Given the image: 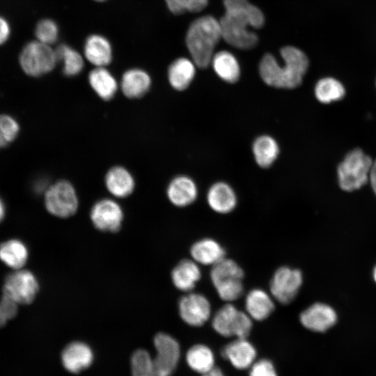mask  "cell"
Listing matches in <instances>:
<instances>
[{"mask_svg": "<svg viewBox=\"0 0 376 376\" xmlns=\"http://www.w3.org/2000/svg\"><path fill=\"white\" fill-rule=\"evenodd\" d=\"M224 6L225 13L219 20L222 38L238 49L254 47L258 38L249 27L260 29L263 26L262 11L248 0H224Z\"/></svg>", "mask_w": 376, "mask_h": 376, "instance_id": "cell-1", "label": "cell"}, {"mask_svg": "<svg viewBox=\"0 0 376 376\" xmlns=\"http://www.w3.org/2000/svg\"><path fill=\"white\" fill-rule=\"evenodd\" d=\"M283 65H280L271 54H266L259 65V73L268 86L292 89L299 86L308 67L306 55L299 49L285 46L280 50Z\"/></svg>", "mask_w": 376, "mask_h": 376, "instance_id": "cell-2", "label": "cell"}, {"mask_svg": "<svg viewBox=\"0 0 376 376\" xmlns=\"http://www.w3.org/2000/svg\"><path fill=\"white\" fill-rule=\"evenodd\" d=\"M221 38L219 21L211 15L202 16L191 23L186 44L196 66L205 68L211 63L215 46Z\"/></svg>", "mask_w": 376, "mask_h": 376, "instance_id": "cell-3", "label": "cell"}, {"mask_svg": "<svg viewBox=\"0 0 376 376\" xmlns=\"http://www.w3.org/2000/svg\"><path fill=\"white\" fill-rule=\"evenodd\" d=\"M210 276L213 286L222 300L232 302L242 295L244 272L233 260L224 258L212 266Z\"/></svg>", "mask_w": 376, "mask_h": 376, "instance_id": "cell-4", "label": "cell"}, {"mask_svg": "<svg viewBox=\"0 0 376 376\" xmlns=\"http://www.w3.org/2000/svg\"><path fill=\"white\" fill-rule=\"evenodd\" d=\"M373 162L372 159L359 148L348 152L338 167L340 189L350 192L364 186L369 180Z\"/></svg>", "mask_w": 376, "mask_h": 376, "instance_id": "cell-5", "label": "cell"}, {"mask_svg": "<svg viewBox=\"0 0 376 376\" xmlns=\"http://www.w3.org/2000/svg\"><path fill=\"white\" fill-rule=\"evenodd\" d=\"M19 65L25 74L37 77L51 72L58 62L55 49L37 40L29 42L19 54Z\"/></svg>", "mask_w": 376, "mask_h": 376, "instance_id": "cell-6", "label": "cell"}, {"mask_svg": "<svg viewBox=\"0 0 376 376\" xmlns=\"http://www.w3.org/2000/svg\"><path fill=\"white\" fill-rule=\"evenodd\" d=\"M252 325L251 317L230 302L218 309L212 320L214 330L224 337L246 338Z\"/></svg>", "mask_w": 376, "mask_h": 376, "instance_id": "cell-7", "label": "cell"}, {"mask_svg": "<svg viewBox=\"0 0 376 376\" xmlns=\"http://www.w3.org/2000/svg\"><path fill=\"white\" fill-rule=\"evenodd\" d=\"M45 205L47 210L56 217L65 219L73 216L79 207L75 188L68 180L54 182L45 190Z\"/></svg>", "mask_w": 376, "mask_h": 376, "instance_id": "cell-8", "label": "cell"}, {"mask_svg": "<svg viewBox=\"0 0 376 376\" xmlns=\"http://www.w3.org/2000/svg\"><path fill=\"white\" fill-rule=\"evenodd\" d=\"M38 290V282L33 273L20 269L7 276L3 295L17 304H29L35 299Z\"/></svg>", "mask_w": 376, "mask_h": 376, "instance_id": "cell-9", "label": "cell"}, {"mask_svg": "<svg viewBox=\"0 0 376 376\" xmlns=\"http://www.w3.org/2000/svg\"><path fill=\"white\" fill-rule=\"evenodd\" d=\"M302 283L303 274L299 269L281 266L271 279V295L280 304H288L296 297Z\"/></svg>", "mask_w": 376, "mask_h": 376, "instance_id": "cell-10", "label": "cell"}, {"mask_svg": "<svg viewBox=\"0 0 376 376\" xmlns=\"http://www.w3.org/2000/svg\"><path fill=\"white\" fill-rule=\"evenodd\" d=\"M154 345L157 351L153 359L154 376H171L180 358L179 343L171 335L158 333L154 338Z\"/></svg>", "mask_w": 376, "mask_h": 376, "instance_id": "cell-11", "label": "cell"}, {"mask_svg": "<svg viewBox=\"0 0 376 376\" xmlns=\"http://www.w3.org/2000/svg\"><path fill=\"white\" fill-rule=\"evenodd\" d=\"M90 218L97 230L116 233L121 228L124 214L121 206L116 201L102 198L92 206Z\"/></svg>", "mask_w": 376, "mask_h": 376, "instance_id": "cell-12", "label": "cell"}, {"mask_svg": "<svg viewBox=\"0 0 376 376\" xmlns=\"http://www.w3.org/2000/svg\"><path fill=\"white\" fill-rule=\"evenodd\" d=\"M178 312L186 324L201 327L210 318L211 304L204 295L189 292L179 299Z\"/></svg>", "mask_w": 376, "mask_h": 376, "instance_id": "cell-13", "label": "cell"}, {"mask_svg": "<svg viewBox=\"0 0 376 376\" xmlns=\"http://www.w3.org/2000/svg\"><path fill=\"white\" fill-rule=\"evenodd\" d=\"M299 321L306 329L313 332L323 333L336 324L338 315L330 305L315 302L300 313Z\"/></svg>", "mask_w": 376, "mask_h": 376, "instance_id": "cell-14", "label": "cell"}, {"mask_svg": "<svg viewBox=\"0 0 376 376\" xmlns=\"http://www.w3.org/2000/svg\"><path fill=\"white\" fill-rule=\"evenodd\" d=\"M166 196L173 205L186 207L196 200L198 188L191 178L187 175H178L168 185Z\"/></svg>", "mask_w": 376, "mask_h": 376, "instance_id": "cell-15", "label": "cell"}, {"mask_svg": "<svg viewBox=\"0 0 376 376\" xmlns=\"http://www.w3.org/2000/svg\"><path fill=\"white\" fill-rule=\"evenodd\" d=\"M93 354L84 343L75 341L68 344L61 354L64 368L70 373H77L87 368L92 363Z\"/></svg>", "mask_w": 376, "mask_h": 376, "instance_id": "cell-16", "label": "cell"}, {"mask_svg": "<svg viewBox=\"0 0 376 376\" xmlns=\"http://www.w3.org/2000/svg\"><path fill=\"white\" fill-rule=\"evenodd\" d=\"M104 183L108 191L116 198H123L132 194L135 180L132 173L125 167L116 166L106 173Z\"/></svg>", "mask_w": 376, "mask_h": 376, "instance_id": "cell-17", "label": "cell"}, {"mask_svg": "<svg viewBox=\"0 0 376 376\" xmlns=\"http://www.w3.org/2000/svg\"><path fill=\"white\" fill-rule=\"evenodd\" d=\"M207 202L213 211L227 214L235 208L237 198L235 191L228 183L217 182L208 189Z\"/></svg>", "mask_w": 376, "mask_h": 376, "instance_id": "cell-18", "label": "cell"}, {"mask_svg": "<svg viewBox=\"0 0 376 376\" xmlns=\"http://www.w3.org/2000/svg\"><path fill=\"white\" fill-rule=\"evenodd\" d=\"M151 84V77L146 71L141 68H130L122 76L120 88L125 97L137 99L148 93Z\"/></svg>", "mask_w": 376, "mask_h": 376, "instance_id": "cell-19", "label": "cell"}, {"mask_svg": "<svg viewBox=\"0 0 376 376\" xmlns=\"http://www.w3.org/2000/svg\"><path fill=\"white\" fill-rule=\"evenodd\" d=\"M221 354L235 368L246 369L253 364L256 351L246 338H237L227 344L223 348Z\"/></svg>", "mask_w": 376, "mask_h": 376, "instance_id": "cell-20", "label": "cell"}, {"mask_svg": "<svg viewBox=\"0 0 376 376\" xmlns=\"http://www.w3.org/2000/svg\"><path fill=\"white\" fill-rule=\"evenodd\" d=\"M171 277L178 290L189 292L201 279V271L198 264L194 260L183 259L172 269Z\"/></svg>", "mask_w": 376, "mask_h": 376, "instance_id": "cell-21", "label": "cell"}, {"mask_svg": "<svg viewBox=\"0 0 376 376\" xmlns=\"http://www.w3.org/2000/svg\"><path fill=\"white\" fill-rule=\"evenodd\" d=\"M84 54L87 61L94 66L106 67L112 61V47L105 37L93 34L86 39Z\"/></svg>", "mask_w": 376, "mask_h": 376, "instance_id": "cell-22", "label": "cell"}, {"mask_svg": "<svg viewBox=\"0 0 376 376\" xmlns=\"http://www.w3.org/2000/svg\"><path fill=\"white\" fill-rule=\"evenodd\" d=\"M244 305L246 313L257 321L267 318L275 308L272 296L260 288H254L248 292Z\"/></svg>", "mask_w": 376, "mask_h": 376, "instance_id": "cell-23", "label": "cell"}, {"mask_svg": "<svg viewBox=\"0 0 376 376\" xmlns=\"http://www.w3.org/2000/svg\"><path fill=\"white\" fill-rule=\"evenodd\" d=\"M192 260L203 265L213 266L225 258V250L215 240L203 238L194 242L190 248Z\"/></svg>", "mask_w": 376, "mask_h": 376, "instance_id": "cell-24", "label": "cell"}, {"mask_svg": "<svg viewBox=\"0 0 376 376\" xmlns=\"http://www.w3.org/2000/svg\"><path fill=\"white\" fill-rule=\"evenodd\" d=\"M193 61L181 57L173 61L168 69V80L171 87L179 91L188 88L196 74Z\"/></svg>", "mask_w": 376, "mask_h": 376, "instance_id": "cell-25", "label": "cell"}, {"mask_svg": "<svg viewBox=\"0 0 376 376\" xmlns=\"http://www.w3.org/2000/svg\"><path fill=\"white\" fill-rule=\"evenodd\" d=\"M88 83L95 93L104 100H110L116 95L118 84L106 67H95L88 74Z\"/></svg>", "mask_w": 376, "mask_h": 376, "instance_id": "cell-26", "label": "cell"}, {"mask_svg": "<svg viewBox=\"0 0 376 376\" xmlns=\"http://www.w3.org/2000/svg\"><path fill=\"white\" fill-rule=\"evenodd\" d=\"M211 64L217 76L228 83L236 82L240 76L239 63L233 54L221 51L214 54Z\"/></svg>", "mask_w": 376, "mask_h": 376, "instance_id": "cell-27", "label": "cell"}, {"mask_svg": "<svg viewBox=\"0 0 376 376\" xmlns=\"http://www.w3.org/2000/svg\"><path fill=\"white\" fill-rule=\"evenodd\" d=\"M252 152L257 164L262 168H268L277 159L279 146L277 141L271 136L262 135L254 141Z\"/></svg>", "mask_w": 376, "mask_h": 376, "instance_id": "cell-28", "label": "cell"}, {"mask_svg": "<svg viewBox=\"0 0 376 376\" xmlns=\"http://www.w3.org/2000/svg\"><path fill=\"white\" fill-rule=\"evenodd\" d=\"M27 258V249L19 240H10L0 244L1 260L15 270L22 269Z\"/></svg>", "mask_w": 376, "mask_h": 376, "instance_id": "cell-29", "label": "cell"}, {"mask_svg": "<svg viewBox=\"0 0 376 376\" xmlns=\"http://www.w3.org/2000/svg\"><path fill=\"white\" fill-rule=\"evenodd\" d=\"M55 49L58 62L63 65V73L67 77L79 75L84 67L83 56L66 44H61Z\"/></svg>", "mask_w": 376, "mask_h": 376, "instance_id": "cell-30", "label": "cell"}, {"mask_svg": "<svg viewBox=\"0 0 376 376\" xmlns=\"http://www.w3.org/2000/svg\"><path fill=\"white\" fill-rule=\"evenodd\" d=\"M186 359L192 370L202 375L214 368L213 353L205 345L198 344L192 346L187 353Z\"/></svg>", "mask_w": 376, "mask_h": 376, "instance_id": "cell-31", "label": "cell"}, {"mask_svg": "<svg viewBox=\"0 0 376 376\" xmlns=\"http://www.w3.org/2000/svg\"><path fill=\"white\" fill-rule=\"evenodd\" d=\"M345 94L343 85L332 77L320 79L315 86V95L318 100L329 104L341 100Z\"/></svg>", "mask_w": 376, "mask_h": 376, "instance_id": "cell-32", "label": "cell"}, {"mask_svg": "<svg viewBox=\"0 0 376 376\" xmlns=\"http://www.w3.org/2000/svg\"><path fill=\"white\" fill-rule=\"evenodd\" d=\"M132 376H154L153 359L145 350H137L132 355Z\"/></svg>", "mask_w": 376, "mask_h": 376, "instance_id": "cell-33", "label": "cell"}, {"mask_svg": "<svg viewBox=\"0 0 376 376\" xmlns=\"http://www.w3.org/2000/svg\"><path fill=\"white\" fill-rule=\"evenodd\" d=\"M58 31V26L54 20L42 19L36 24L35 36L37 40L52 45L57 41Z\"/></svg>", "mask_w": 376, "mask_h": 376, "instance_id": "cell-34", "label": "cell"}, {"mask_svg": "<svg viewBox=\"0 0 376 376\" xmlns=\"http://www.w3.org/2000/svg\"><path fill=\"white\" fill-rule=\"evenodd\" d=\"M19 130L17 122L6 114L0 115V148L13 142Z\"/></svg>", "mask_w": 376, "mask_h": 376, "instance_id": "cell-35", "label": "cell"}, {"mask_svg": "<svg viewBox=\"0 0 376 376\" xmlns=\"http://www.w3.org/2000/svg\"><path fill=\"white\" fill-rule=\"evenodd\" d=\"M169 10L174 15L185 12L197 13L204 9L208 0H165Z\"/></svg>", "mask_w": 376, "mask_h": 376, "instance_id": "cell-36", "label": "cell"}, {"mask_svg": "<svg viewBox=\"0 0 376 376\" xmlns=\"http://www.w3.org/2000/svg\"><path fill=\"white\" fill-rule=\"evenodd\" d=\"M17 306L18 304L15 301L2 295L0 299V327H3L9 320L16 315Z\"/></svg>", "mask_w": 376, "mask_h": 376, "instance_id": "cell-37", "label": "cell"}, {"mask_svg": "<svg viewBox=\"0 0 376 376\" xmlns=\"http://www.w3.org/2000/svg\"><path fill=\"white\" fill-rule=\"evenodd\" d=\"M249 376H277L272 363L261 359L251 365Z\"/></svg>", "mask_w": 376, "mask_h": 376, "instance_id": "cell-38", "label": "cell"}, {"mask_svg": "<svg viewBox=\"0 0 376 376\" xmlns=\"http://www.w3.org/2000/svg\"><path fill=\"white\" fill-rule=\"evenodd\" d=\"M10 27L8 21L0 16V45L5 43L9 38Z\"/></svg>", "mask_w": 376, "mask_h": 376, "instance_id": "cell-39", "label": "cell"}, {"mask_svg": "<svg viewBox=\"0 0 376 376\" xmlns=\"http://www.w3.org/2000/svg\"><path fill=\"white\" fill-rule=\"evenodd\" d=\"M369 180L373 190L376 195V159L373 162L369 175Z\"/></svg>", "mask_w": 376, "mask_h": 376, "instance_id": "cell-40", "label": "cell"}, {"mask_svg": "<svg viewBox=\"0 0 376 376\" xmlns=\"http://www.w3.org/2000/svg\"><path fill=\"white\" fill-rule=\"evenodd\" d=\"M202 376H224V375L219 368L214 366V368H212L210 371L205 374H203Z\"/></svg>", "mask_w": 376, "mask_h": 376, "instance_id": "cell-41", "label": "cell"}, {"mask_svg": "<svg viewBox=\"0 0 376 376\" xmlns=\"http://www.w3.org/2000/svg\"><path fill=\"white\" fill-rule=\"evenodd\" d=\"M5 214V207L2 200L0 198V221L3 219Z\"/></svg>", "mask_w": 376, "mask_h": 376, "instance_id": "cell-42", "label": "cell"}, {"mask_svg": "<svg viewBox=\"0 0 376 376\" xmlns=\"http://www.w3.org/2000/svg\"><path fill=\"white\" fill-rule=\"evenodd\" d=\"M373 279L374 281L376 283V265L374 267L373 269Z\"/></svg>", "mask_w": 376, "mask_h": 376, "instance_id": "cell-43", "label": "cell"}, {"mask_svg": "<svg viewBox=\"0 0 376 376\" xmlns=\"http://www.w3.org/2000/svg\"><path fill=\"white\" fill-rule=\"evenodd\" d=\"M94 1H97V2H102V1H104L106 0H94Z\"/></svg>", "mask_w": 376, "mask_h": 376, "instance_id": "cell-44", "label": "cell"}]
</instances>
